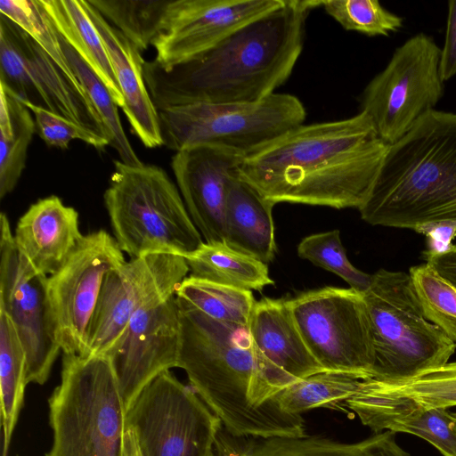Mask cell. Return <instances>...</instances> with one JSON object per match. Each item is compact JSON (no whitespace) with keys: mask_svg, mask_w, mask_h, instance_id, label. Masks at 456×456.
<instances>
[{"mask_svg":"<svg viewBox=\"0 0 456 456\" xmlns=\"http://www.w3.org/2000/svg\"><path fill=\"white\" fill-rule=\"evenodd\" d=\"M288 305L305 345L325 370L371 378L375 350L362 293L324 287L302 293Z\"/></svg>","mask_w":456,"mask_h":456,"instance_id":"cell-11","label":"cell"},{"mask_svg":"<svg viewBox=\"0 0 456 456\" xmlns=\"http://www.w3.org/2000/svg\"><path fill=\"white\" fill-rule=\"evenodd\" d=\"M86 10L107 50L118 85L124 97L123 112L133 133L147 148L163 145L158 110L151 98L144 77L142 53L113 27L89 2Z\"/></svg>","mask_w":456,"mask_h":456,"instance_id":"cell-20","label":"cell"},{"mask_svg":"<svg viewBox=\"0 0 456 456\" xmlns=\"http://www.w3.org/2000/svg\"><path fill=\"white\" fill-rule=\"evenodd\" d=\"M245 157L210 145L176 151L171 167L190 216L205 242H224V216L231 181Z\"/></svg>","mask_w":456,"mask_h":456,"instance_id":"cell-18","label":"cell"},{"mask_svg":"<svg viewBox=\"0 0 456 456\" xmlns=\"http://www.w3.org/2000/svg\"><path fill=\"white\" fill-rule=\"evenodd\" d=\"M48 406L53 439L45 456H125L126 411L107 355L63 354Z\"/></svg>","mask_w":456,"mask_h":456,"instance_id":"cell-6","label":"cell"},{"mask_svg":"<svg viewBox=\"0 0 456 456\" xmlns=\"http://www.w3.org/2000/svg\"><path fill=\"white\" fill-rule=\"evenodd\" d=\"M441 48L418 33L397 47L386 68L366 86L361 111L387 145L402 138L444 94Z\"/></svg>","mask_w":456,"mask_h":456,"instance_id":"cell-9","label":"cell"},{"mask_svg":"<svg viewBox=\"0 0 456 456\" xmlns=\"http://www.w3.org/2000/svg\"><path fill=\"white\" fill-rule=\"evenodd\" d=\"M83 236L77 210L55 195L30 205L13 233L20 252L46 276L61 268Z\"/></svg>","mask_w":456,"mask_h":456,"instance_id":"cell-21","label":"cell"},{"mask_svg":"<svg viewBox=\"0 0 456 456\" xmlns=\"http://www.w3.org/2000/svg\"><path fill=\"white\" fill-rule=\"evenodd\" d=\"M439 69L444 82L456 75V0L448 2L445 40L441 49Z\"/></svg>","mask_w":456,"mask_h":456,"instance_id":"cell-38","label":"cell"},{"mask_svg":"<svg viewBox=\"0 0 456 456\" xmlns=\"http://www.w3.org/2000/svg\"><path fill=\"white\" fill-rule=\"evenodd\" d=\"M221 419L191 387L167 370L150 382L126 413L141 456H214Z\"/></svg>","mask_w":456,"mask_h":456,"instance_id":"cell-10","label":"cell"},{"mask_svg":"<svg viewBox=\"0 0 456 456\" xmlns=\"http://www.w3.org/2000/svg\"><path fill=\"white\" fill-rule=\"evenodd\" d=\"M423 255L427 263L456 288V245L442 253L424 251Z\"/></svg>","mask_w":456,"mask_h":456,"instance_id":"cell-40","label":"cell"},{"mask_svg":"<svg viewBox=\"0 0 456 456\" xmlns=\"http://www.w3.org/2000/svg\"><path fill=\"white\" fill-rule=\"evenodd\" d=\"M142 53L161 33L171 0H88Z\"/></svg>","mask_w":456,"mask_h":456,"instance_id":"cell-30","label":"cell"},{"mask_svg":"<svg viewBox=\"0 0 456 456\" xmlns=\"http://www.w3.org/2000/svg\"><path fill=\"white\" fill-rule=\"evenodd\" d=\"M371 225L456 224V113L432 110L388 145L364 203Z\"/></svg>","mask_w":456,"mask_h":456,"instance_id":"cell-4","label":"cell"},{"mask_svg":"<svg viewBox=\"0 0 456 456\" xmlns=\"http://www.w3.org/2000/svg\"><path fill=\"white\" fill-rule=\"evenodd\" d=\"M387 147L360 111L294 128L245 157L239 175L274 204L359 208Z\"/></svg>","mask_w":456,"mask_h":456,"instance_id":"cell-3","label":"cell"},{"mask_svg":"<svg viewBox=\"0 0 456 456\" xmlns=\"http://www.w3.org/2000/svg\"><path fill=\"white\" fill-rule=\"evenodd\" d=\"M454 416L456 417V414H454Z\"/></svg>","mask_w":456,"mask_h":456,"instance_id":"cell-42","label":"cell"},{"mask_svg":"<svg viewBox=\"0 0 456 456\" xmlns=\"http://www.w3.org/2000/svg\"><path fill=\"white\" fill-rule=\"evenodd\" d=\"M297 255L341 277L358 292L364 293L370 286L372 274L360 271L350 263L338 230L304 238L297 246Z\"/></svg>","mask_w":456,"mask_h":456,"instance_id":"cell-34","label":"cell"},{"mask_svg":"<svg viewBox=\"0 0 456 456\" xmlns=\"http://www.w3.org/2000/svg\"><path fill=\"white\" fill-rule=\"evenodd\" d=\"M322 0H283L200 55L165 70L154 60L143 77L158 110L193 103L255 102L290 76L303 49L305 22Z\"/></svg>","mask_w":456,"mask_h":456,"instance_id":"cell-2","label":"cell"},{"mask_svg":"<svg viewBox=\"0 0 456 456\" xmlns=\"http://www.w3.org/2000/svg\"><path fill=\"white\" fill-rule=\"evenodd\" d=\"M175 297L214 320L248 326L256 305L250 290L190 275L178 287Z\"/></svg>","mask_w":456,"mask_h":456,"instance_id":"cell-29","label":"cell"},{"mask_svg":"<svg viewBox=\"0 0 456 456\" xmlns=\"http://www.w3.org/2000/svg\"><path fill=\"white\" fill-rule=\"evenodd\" d=\"M189 271L184 257L174 254L133 258L110 271L103 281L81 356L106 355L133 316L143 307L175 295Z\"/></svg>","mask_w":456,"mask_h":456,"instance_id":"cell-15","label":"cell"},{"mask_svg":"<svg viewBox=\"0 0 456 456\" xmlns=\"http://www.w3.org/2000/svg\"><path fill=\"white\" fill-rule=\"evenodd\" d=\"M363 379L360 375L325 370L298 379L276 395L281 409L290 414L315 408H338L346 405Z\"/></svg>","mask_w":456,"mask_h":456,"instance_id":"cell-28","label":"cell"},{"mask_svg":"<svg viewBox=\"0 0 456 456\" xmlns=\"http://www.w3.org/2000/svg\"><path fill=\"white\" fill-rule=\"evenodd\" d=\"M379 382L385 388L407 396L426 408L456 406V362H448L408 382Z\"/></svg>","mask_w":456,"mask_h":456,"instance_id":"cell-36","label":"cell"},{"mask_svg":"<svg viewBox=\"0 0 456 456\" xmlns=\"http://www.w3.org/2000/svg\"><path fill=\"white\" fill-rule=\"evenodd\" d=\"M0 83L20 98L42 106L109 140L106 128L85 91L65 75L30 36L2 14Z\"/></svg>","mask_w":456,"mask_h":456,"instance_id":"cell-14","label":"cell"},{"mask_svg":"<svg viewBox=\"0 0 456 456\" xmlns=\"http://www.w3.org/2000/svg\"><path fill=\"white\" fill-rule=\"evenodd\" d=\"M58 34L104 83L121 109L124 97L118 85L103 41L84 0H38Z\"/></svg>","mask_w":456,"mask_h":456,"instance_id":"cell-24","label":"cell"},{"mask_svg":"<svg viewBox=\"0 0 456 456\" xmlns=\"http://www.w3.org/2000/svg\"><path fill=\"white\" fill-rule=\"evenodd\" d=\"M180 315L175 295L136 313L116 345L110 361L126 411L156 377L177 367Z\"/></svg>","mask_w":456,"mask_h":456,"instance_id":"cell-16","label":"cell"},{"mask_svg":"<svg viewBox=\"0 0 456 456\" xmlns=\"http://www.w3.org/2000/svg\"><path fill=\"white\" fill-rule=\"evenodd\" d=\"M321 7L346 30L370 37L388 36L399 30L403 22L378 0H322Z\"/></svg>","mask_w":456,"mask_h":456,"instance_id":"cell-35","label":"cell"},{"mask_svg":"<svg viewBox=\"0 0 456 456\" xmlns=\"http://www.w3.org/2000/svg\"><path fill=\"white\" fill-rule=\"evenodd\" d=\"M0 12L2 15L30 36L58 64L65 75L84 91L69 67L57 31L38 0H1Z\"/></svg>","mask_w":456,"mask_h":456,"instance_id":"cell-33","label":"cell"},{"mask_svg":"<svg viewBox=\"0 0 456 456\" xmlns=\"http://www.w3.org/2000/svg\"><path fill=\"white\" fill-rule=\"evenodd\" d=\"M362 295L375 350L371 379L400 384L448 363L456 343L426 319L409 273L379 269Z\"/></svg>","mask_w":456,"mask_h":456,"instance_id":"cell-7","label":"cell"},{"mask_svg":"<svg viewBox=\"0 0 456 456\" xmlns=\"http://www.w3.org/2000/svg\"><path fill=\"white\" fill-rule=\"evenodd\" d=\"M0 232V311L11 320L25 350L28 383L44 385L61 350L47 297L48 276L17 248L4 212Z\"/></svg>","mask_w":456,"mask_h":456,"instance_id":"cell-13","label":"cell"},{"mask_svg":"<svg viewBox=\"0 0 456 456\" xmlns=\"http://www.w3.org/2000/svg\"><path fill=\"white\" fill-rule=\"evenodd\" d=\"M28 384L25 350L11 320L0 311L2 456L8 455Z\"/></svg>","mask_w":456,"mask_h":456,"instance_id":"cell-27","label":"cell"},{"mask_svg":"<svg viewBox=\"0 0 456 456\" xmlns=\"http://www.w3.org/2000/svg\"><path fill=\"white\" fill-rule=\"evenodd\" d=\"M180 315L177 367L191 388L236 436L302 437V415L276 395L295 382L258 349L248 326L224 323L176 298Z\"/></svg>","mask_w":456,"mask_h":456,"instance_id":"cell-1","label":"cell"},{"mask_svg":"<svg viewBox=\"0 0 456 456\" xmlns=\"http://www.w3.org/2000/svg\"><path fill=\"white\" fill-rule=\"evenodd\" d=\"M124 447L125 456H141L136 436L129 428H126Z\"/></svg>","mask_w":456,"mask_h":456,"instance_id":"cell-41","label":"cell"},{"mask_svg":"<svg viewBox=\"0 0 456 456\" xmlns=\"http://www.w3.org/2000/svg\"><path fill=\"white\" fill-rule=\"evenodd\" d=\"M58 37L69 67L106 128L110 146L116 150L123 163L132 166L143 164L126 135L118 105L104 83L59 34Z\"/></svg>","mask_w":456,"mask_h":456,"instance_id":"cell-31","label":"cell"},{"mask_svg":"<svg viewBox=\"0 0 456 456\" xmlns=\"http://www.w3.org/2000/svg\"><path fill=\"white\" fill-rule=\"evenodd\" d=\"M126 262L104 230L82 237L65 263L47 278V297L57 342L68 354L83 355L107 274Z\"/></svg>","mask_w":456,"mask_h":456,"instance_id":"cell-12","label":"cell"},{"mask_svg":"<svg viewBox=\"0 0 456 456\" xmlns=\"http://www.w3.org/2000/svg\"><path fill=\"white\" fill-rule=\"evenodd\" d=\"M283 0H171L153 41L154 61L165 70L209 50L230 34L273 11Z\"/></svg>","mask_w":456,"mask_h":456,"instance_id":"cell-17","label":"cell"},{"mask_svg":"<svg viewBox=\"0 0 456 456\" xmlns=\"http://www.w3.org/2000/svg\"><path fill=\"white\" fill-rule=\"evenodd\" d=\"M30 110L0 83V199L16 187L36 131Z\"/></svg>","mask_w":456,"mask_h":456,"instance_id":"cell-26","label":"cell"},{"mask_svg":"<svg viewBox=\"0 0 456 456\" xmlns=\"http://www.w3.org/2000/svg\"><path fill=\"white\" fill-rule=\"evenodd\" d=\"M183 257L191 275L197 278L250 291L274 283L266 264L224 242H203Z\"/></svg>","mask_w":456,"mask_h":456,"instance_id":"cell-25","label":"cell"},{"mask_svg":"<svg viewBox=\"0 0 456 456\" xmlns=\"http://www.w3.org/2000/svg\"><path fill=\"white\" fill-rule=\"evenodd\" d=\"M103 199L114 238L130 259L150 254L184 256L204 242L178 187L158 166L114 160Z\"/></svg>","mask_w":456,"mask_h":456,"instance_id":"cell-5","label":"cell"},{"mask_svg":"<svg viewBox=\"0 0 456 456\" xmlns=\"http://www.w3.org/2000/svg\"><path fill=\"white\" fill-rule=\"evenodd\" d=\"M346 406L375 433L411 434L430 443L443 456H456V417L444 408H426L374 379L362 380Z\"/></svg>","mask_w":456,"mask_h":456,"instance_id":"cell-19","label":"cell"},{"mask_svg":"<svg viewBox=\"0 0 456 456\" xmlns=\"http://www.w3.org/2000/svg\"><path fill=\"white\" fill-rule=\"evenodd\" d=\"M409 275L426 319L456 343V288L428 263L411 267Z\"/></svg>","mask_w":456,"mask_h":456,"instance_id":"cell-32","label":"cell"},{"mask_svg":"<svg viewBox=\"0 0 456 456\" xmlns=\"http://www.w3.org/2000/svg\"><path fill=\"white\" fill-rule=\"evenodd\" d=\"M417 232L428 238V252L442 253L452 247V240L456 236V224L439 223L419 228Z\"/></svg>","mask_w":456,"mask_h":456,"instance_id":"cell-39","label":"cell"},{"mask_svg":"<svg viewBox=\"0 0 456 456\" xmlns=\"http://www.w3.org/2000/svg\"><path fill=\"white\" fill-rule=\"evenodd\" d=\"M20 100L34 114L37 130L47 146L67 150L73 140L83 141L97 150L110 145L107 138L91 129L28 100Z\"/></svg>","mask_w":456,"mask_h":456,"instance_id":"cell-37","label":"cell"},{"mask_svg":"<svg viewBox=\"0 0 456 456\" xmlns=\"http://www.w3.org/2000/svg\"><path fill=\"white\" fill-rule=\"evenodd\" d=\"M248 329L261 353L293 381L325 371L305 345L288 300L256 301Z\"/></svg>","mask_w":456,"mask_h":456,"instance_id":"cell-22","label":"cell"},{"mask_svg":"<svg viewBox=\"0 0 456 456\" xmlns=\"http://www.w3.org/2000/svg\"><path fill=\"white\" fill-rule=\"evenodd\" d=\"M274 203L236 175L230 183L224 216V242L265 264L273 261L275 233Z\"/></svg>","mask_w":456,"mask_h":456,"instance_id":"cell-23","label":"cell"},{"mask_svg":"<svg viewBox=\"0 0 456 456\" xmlns=\"http://www.w3.org/2000/svg\"><path fill=\"white\" fill-rule=\"evenodd\" d=\"M163 145H210L247 157L303 125L305 109L289 94L255 102L193 103L158 110Z\"/></svg>","mask_w":456,"mask_h":456,"instance_id":"cell-8","label":"cell"}]
</instances>
